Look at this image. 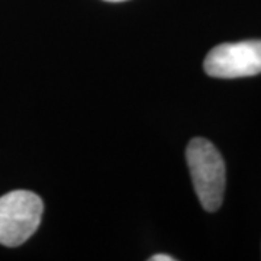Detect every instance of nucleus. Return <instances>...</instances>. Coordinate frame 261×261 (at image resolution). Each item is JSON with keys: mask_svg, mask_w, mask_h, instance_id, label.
<instances>
[{"mask_svg": "<svg viewBox=\"0 0 261 261\" xmlns=\"http://www.w3.org/2000/svg\"><path fill=\"white\" fill-rule=\"evenodd\" d=\"M187 167L197 199L207 212H216L224 202L226 170L221 152L206 138H193L186 148Z\"/></svg>", "mask_w": 261, "mask_h": 261, "instance_id": "1", "label": "nucleus"}, {"mask_svg": "<svg viewBox=\"0 0 261 261\" xmlns=\"http://www.w3.org/2000/svg\"><path fill=\"white\" fill-rule=\"evenodd\" d=\"M105 2H113V3H116V2H125V0H105Z\"/></svg>", "mask_w": 261, "mask_h": 261, "instance_id": "5", "label": "nucleus"}, {"mask_svg": "<svg viewBox=\"0 0 261 261\" xmlns=\"http://www.w3.org/2000/svg\"><path fill=\"white\" fill-rule=\"evenodd\" d=\"M149 261H174V258L167 254H155L149 258Z\"/></svg>", "mask_w": 261, "mask_h": 261, "instance_id": "4", "label": "nucleus"}, {"mask_svg": "<svg viewBox=\"0 0 261 261\" xmlns=\"http://www.w3.org/2000/svg\"><path fill=\"white\" fill-rule=\"evenodd\" d=\"M206 74L215 79H240L261 73V41H241L212 48L203 63Z\"/></svg>", "mask_w": 261, "mask_h": 261, "instance_id": "3", "label": "nucleus"}, {"mask_svg": "<svg viewBox=\"0 0 261 261\" xmlns=\"http://www.w3.org/2000/svg\"><path fill=\"white\" fill-rule=\"evenodd\" d=\"M44 203L29 190H13L0 196V244L19 247L27 243L41 224Z\"/></svg>", "mask_w": 261, "mask_h": 261, "instance_id": "2", "label": "nucleus"}]
</instances>
